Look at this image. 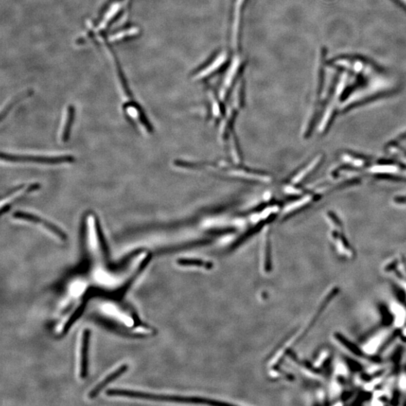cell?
<instances>
[{"instance_id": "obj_1", "label": "cell", "mask_w": 406, "mask_h": 406, "mask_svg": "<svg viewBox=\"0 0 406 406\" xmlns=\"http://www.w3.org/2000/svg\"><path fill=\"white\" fill-rule=\"evenodd\" d=\"M1 158L4 161L10 162L19 163H37V164H59L64 163H73L75 157L70 155L59 156H22V155H10L2 153Z\"/></svg>"}, {"instance_id": "obj_2", "label": "cell", "mask_w": 406, "mask_h": 406, "mask_svg": "<svg viewBox=\"0 0 406 406\" xmlns=\"http://www.w3.org/2000/svg\"><path fill=\"white\" fill-rule=\"evenodd\" d=\"M107 395L109 397H123L130 398H138V399H152V400L161 401H182L185 398L169 397V396L155 395L148 393L140 391H128V390H109L107 391Z\"/></svg>"}, {"instance_id": "obj_3", "label": "cell", "mask_w": 406, "mask_h": 406, "mask_svg": "<svg viewBox=\"0 0 406 406\" xmlns=\"http://www.w3.org/2000/svg\"><path fill=\"white\" fill-rule=\"evenodd\" d=\"M13 217L17 218V219L25 220V221H30V222L39 223V224L42 225V226L49 230L50 232L55 233L61 240H67V235L63 232L61 229L58 228L54 223L48 222V221H45V219H42V218H39L38 216H36V215H32V214L24 213V211H16L13 215Z\"/></svg>"}, {"instance_id": "obj_4", "label": "cell", "mask_w": 406, "mask_h": 406, "mask_svg": "<svg viewBox=\"0 0 406 406\" xmlns=\"http://www.w3.org/2000/svg\"><path fill=\"white\" fill-rule=\"evenodd\" d=\"M390 336H391V330L389 329H382V330L379 331L377 333L372 336L368 340L364 342L363 347H362V350L364 353L370 355V356L376 355L385 344L386 341L389 339Z\"/></svg>"}, {"instance_id": "obj_5", "label": "cell", "mask_w": 406, "mask_h": 406, "mask_svg": "<svg viewBox=\"0 0 406 406\" xmlns=\"http://www.w3.org/2000/svg\"><path fill=\"white\" fill-rule=\"evenodd\" d=\"M386 273L392 275L402 288L406 296V264L403 260L390 262L384 268Z\"/></svg>"}, {"instance_id": "obj_6", "label": "cell", "mask_w": 406, "mask_h": 406, "mask_svg": "<svg viewBox=\"0 0 406 406\" xmlns=\"http://www.w3.org/2000/svg\"><path fill=\"white\" fill-rule=\"evenodd\" d=\"M90 337H91V330L88 329H84L83 331L82 341H81V370H80V376L82 379H85L87 376Z\"/></svg>"}, {"instance_id": "obj_7", "label": "cell", "mask_w": 406, "mask_h": 406, "mask_svg": "<svg viewBox=\"0 0 406 406\" xmlns=\"http://www.w3.org/2000/svg\"><path fill=\"white\" fill-rule=\"evenodd\" d=\"M128 368V365L125 364L122 365L121 366L117 368L115 372L109 374V376H107V377L104 378L102 381H100L97 385H96L94 389L88 394V397H89L90 399H94V398L97 397V396L99 395V393H100V391H102L105 386H107L109 383L112 382L114 380L117 379V378L120 377L123 373H126Z\"/></svg>"}, {"instance_id": "obj_8", "label": "cell", "mask_w": 406, "mask_h": 406, "mask_svg": "<svg viewBox=\"0 0 406 406\" xmlns=\"http://www.w3.org/2000/svg\"><path fill=\"white\" fill-rule=\"evenodd\" d=\"M394 324L397 329H402L406 324V308L400 303H394L392 305Z\"/></svg>"}, {"instance_id": "obj_9", "label": "cell", "mask_w": 406, "mask_h": 406, "mask_svg": "<svg viewBox=\"0 0 406 406\" xmlns=\"http://www.w3.org/2000/svg\"><path fill=\"white\" fill-rule=\"evenodd\" d=\"M126 108H133V109L136 111L137 113H138L140 121L143 123V126L146 128L147 131H148V133H153L154 128H153L152 125H151V123H150L149 120H148V117H147L146 115H145L143 109L140 107L139 104L137 103L133 99H131L130 102H127L123 105V109H126Z\"/></svg>"}, {"instance_id": "obj_10", "label": "cell", "mask_w": 406, "mask_h": 406, "mask_svg": "<svg viewBox=\"0 0 406 406\" xmlns=\"http://www.w3.org/2000/svg\"><path fill=\"white\" fill-rule=\"evenodd\" d=\"M335 339L337 342H338L342 345V347L346 349L350 355H354L357 358H363V355H364V352L362 350V348L359 349L356 345H354L351 342L348 341V339H345L342 336L339 335V333L335 334Z\"/></svg>"}, {"instance_id": "obj_11", "label": "cell", "mask_w": 406, "mask_h": 406, "mask_svg": "<svg viewBox=\"0 0 406 406\" xmlns=\"http://www.w3.org/2000/svg\"><path fill=\"white\" fill-rule=\"evenodd\" d=\"M86 306H87V303H86V302H83V303L78 306L77 309L75 310L74 312L70 316L69 319H68V321H66V324H65L64 327H63V331H62V334H63V335L67 333L68 330L71 328L72 326L76 322L78 319L81 317V316L82 315L83 313H84Z\"/></svg>"}, {"instance_id": "obj_12", "label": "cell", "mask_w": 406, "mask_h": 406, "mask_svg": "<svg viewBox=\"0 0 406 406\" xmlns=\"http://www.w3.org/2000/svg\"><path fill=\"white\" fill-rule=\"evenodd\" d=\"M75 117H76V109L73 105H69L68 108L67 120H66V125H65L63 138H62L64 143L68 142V138H69L72 127L74 123Z\"/></svg>"}, {"instance_id": "obj_13", "label": "cell", "mask_w": 406, "mask_h": 406, "mask_svg": "<svg viewBox=\"0 0 406 406\" xmlns=\"http://www.w3.org/2000/svg\"><path fill=\"white\" fill-rule=\"evenodd\" d=\"M94 224H95L96 232H97L98 241H99V244H100L101 249H102L104 255L105 257H108V255H109V249H108L107 242H105V236H104L103 233H102L99 218L96 216L94 217Z\"/></svg>"}, {"instance_id": "obj_14", "label": "cell", "mask_w": 406, "mask_h": 406, "mask_svg": "<svg viewBox=\"0 0 406 406\" xmlns=\"http://www.w3.org/2000/svg\"><path fill=\"white\" fill-rule=\"evenodd\" d=\"M32 94V91H29V92L27 93V94H23V95L19 96V97H17V99H16V100L12 101V102H11V103L9 104V105H8L7 108H6V109H5V110L3 111V113H2L1 115L2 121H3V120H4L5 117H6V115H7L8 114H9V112H10V111H11V109H12V108L14 107V105H15L17 103V102H19L21 100V99H24V98L29 97V96H30L31 94Z\"/></svg>"}, {"instance_id": "obj_15", "label": "cell", "mask_w": 406, "mask_h": 406, "mask_svg": "<svg viewBox=\"0 0 406 406\" xmlns=\"http://www.w3.org/2000/svg\"><path fill=\"white\" fill-rule=\"evenodd\" d=\"M317 162H319V160H316V161H314V162H313L312 164L310 165L309 167L306 168V169H305L304 170H303V172H301V173L297 174V175L296 176V178H295V179H293V182H296V183H297V182H299V181H301L302 179H303V178H304L305 176L306 175V174L309 173V171H311V169H312L313 168H314V166H315V165L317 164Z\"/></svg>"}, {"instance_id": "obj_16", "label": "cell", "mask_w": 406, "mask_h": 406, "mask_svg": "<svg viewBox=\"0 0 406 406\" xmlns=\"http://www.w3.org/2000/svg\"><path fill=\"white\" fill-rule=\"evenodd\" d=\"M399 382L401 389L406 391V374L402 375V376H400Z\"/></svg>"}, {"instance_id": "obj_17", "label": "cell", "mask_w": 406, "mask_h": 406, "mask_svg": "<svg viewBox=\"0 0 406 406\" xmlns=\"http://www.w3.org/2000/svg\"><path fill=\"white\" fill-rule=\"evenodd\" d=\"M401 335H402V339H406V324L402 328V331H401Z\"/></svg>"}]
</instances>
